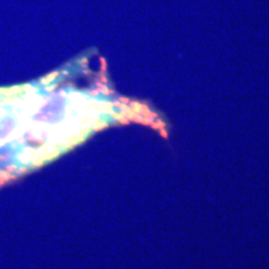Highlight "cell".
Instances as JSON below:
<instances>
[{
	"label": "cell",
	"mask_w": 269,
	"mask_h": 269,
	"mask_svg": "<svg viewBox=\"0 0 269 269\" xmlns=\"http://www.w3.org/2000/svg\"><path fill=\"white\" fill-rule=\"evenodd\" d=\"M104 102L76 90L56 91V80L20 136L0 149V187L43 167L104 125Z\"/></svg>",
	"instance_id": "cell-1"
},
{
	"label": "cell",
	"mask_w": 269,
	"mask_h": 269,
	"mask_svg": "<svg viewBox=\"0 0 269 269\" xmlns=\"http://www.w3.org/2000/svg\"><path fill=\"white\" fill-rule=\"evenodd\" d=\"M56 79L49 75L36 83L0 86V149L20 136L28 121L43 104Z\"/></svg>",
	"instance_id": "cell-2"
}]
</instances>
